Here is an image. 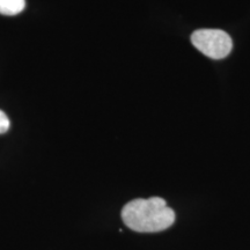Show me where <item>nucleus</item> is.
I'll return each mask as SVG.
<instances>
[{"mask_svg":"<svg viewBox=\"0 0 250 250\" xmlns=\"http://www.w3.org/2000/svg\"><path fill=\"white\" fill-rule=\"evenodd\" d=\"M26 8V0H0V14L18 15Z\"/></svg>","mask_w":250,"mask_h":250,"instance_id":"7ed1b4c3","label":"nucleus"},{"mask_svg":"<svg viewBox=\"0 0 250 250\" xmlns=\"http://www.w3.org/2000/svg\"><path fill=\"white\" fill-rule=\"evenodd\" d=\"M9 125H11V122H9L8 116L4 111L0 110V134L7 132L9 130Z\"/></svg>","mask_w":250,"mask_h":250,"instance_id":"20e7f679","label":"nucleus"},{"mask_svg":"<svg viewBox=\"0 0 250 250\" xmlns=\"http://www.w3.org/2000/svg\"><path fill=\"white\" fill-rule=\"evenodd\" d=\"M123 223L138 233H156L169 228L175 221V212L164 198L151 197L133 199L122 210Z\"/></svg>","mask_w":250,"mask_h":250,"instance_id":"f257e3e1","label":"nucleus"},{"mask_svg":"<svg viewBox=\"0 0 250 250\" xmlns=\"http://www.w3.org/2000/svg\"><path fill=\"white\" fill-rule=\"evenodd\" d=\"M191 42L203 55L212 59H223L229 55L233 42L226 31L220 29H199L193 31Z\"/></svg>","mask_w":250,"mask_h":250,"instance_id":"f03ea898","label":"nucleus"}]
</instances>
